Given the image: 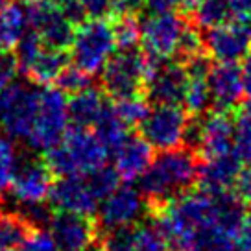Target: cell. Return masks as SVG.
<instances>
[{"label": "cell", "instance_id": "29", "mask_svg": "<svg viewBox=\"0 0 251 251\" xmlns=\"http://www.w3.org/2000/svg\"><path fill=\"white\" fill-rule=\"evenodd\" d=\"M135 226H122L100 231L98 250L100 251H135Z\"/></svg>", "mask_w": 251, "mask_h": 251}, {"label": "cell", "instance_id": "43", "mask_svg": "<svg viewBox=\"0 0 251 251\" xmlns=\"http://www.w3.org/2000/svg\"><path fill=\"white\" fill-rule=\"evenodd\" d=\"M231 19L236 23L248 24L251 21V0H227Z\"/></svg>", "mask_w": 251, "mask_h": 251}, {"label": "cell", "instance_id": "15", "mask_svg": "<svg viewBox=\"0 0 251 251\" xmlns=\"http://www.w3.org/2000/svg\"><path fill=\"white\" fill-rule=\"evenodd\" d=\"M48 201L54 211L76 212L83 216H94L98 211V198L91 190L85 176H67L54 181Z\"/></svg>", "mask_w": 251, "mask_h": 251}, {"label": "cell", "instance_id": "20", "mask_svg": "<svg viewBox=\"0 0 251 251\" xmlns=\"http://www.w3.org/2000/svg\"><path fill=\"white\" fill-rule=\"evenodd\" d=\"M105 103L107 102H105L103 94L98 89L87 87V89L71 96V100H69V120L72 122V126L93 127L102 115Z\"/></svg>", "mask_w": 251, "mask_h": 251}, {"label": "cell", "instance_id": "38", "mask_svg": "<svg viewBox=\"0 0 251 251\" xmlns=\"http://www.w3.org/2000/svg\"><path fill=\"white\" fill-rule=\"evenodd\" d=\"M19 72V63H17L15 52L9 48H0V89L13 83Z\"/></svg>", "mask_w": 251, "mask_h": 251}, {"label": "cell", "instance_id": "31", "mask_svg": "<svg viewBox=\"0 0 251 251\" xmlns=\"http://www.w3.org/2000/svg\"><path fill=\"white\" fill-rule=\"evenodd\" d=\"M135 251H170V246L150 220L135 226Z\"/></svg>", "mask_w": 251, "mask_h": 251}, {"label": "cell", "instance_id": "16", "mask_svg": "<svg viewBox=\"0 0 251 251\" xmlns=\"http://www.w3.org/2000/svg\"><path fill=\"white\" fill-rule=\"evenodd\" d=\"M211 100L214 111L231 113L235 111L244 98L242 72L236 63H222L211 67L207 74Z\"/></svg>", "mask_w": 251, "mask_h": 251}, {"label": "cell", "instance_id": "33", "mask_svg": "<svg viewBox=\"0 0 251 251\" xmlns=\"http://www.w3.org/2000/svg\"><path fill=\"white\" fill-rule=\"evenodd\" d=\"M17 163H19V153L15 144L11 142V139L0 137V194L8 190L11 185Z\"/></svg>", "mask_w": 251, "mask_h": 251}, {"label": "cell", "instance_id": "24", "mask_svg": "<svg viewBox=\"0 0 251 251\" xmlns=\"http://www.w3.org/2000/svg\"><path fill=\"white\" fill-rule=\"evenodd\" d=\"M93 127L96 137L103 142L105 148L109 150V153L129 135L127 133V126L120 120V117L117 115V111L111 103H105L102 115H100V118L96 120V124Z\"/></svg>", "mask_w": 251, "mask_h": 251}, {"label": "cell", "instance_id": "36", "mask_svg": "<svg viewBox=\"0 0 251 251\" xmlns=\"http://www.w3.org/2000/svg\"><path fill=\"white\" fill-rule=\"evenodd\" d=\"M192 244L200 251H236L231 236L216 227H209L201 231Z\"/></svg>", "mask_w": 251, "mask_h": 251}, {"label": "cell", "instance_id": "5", "mask_svg": "<svg viewBox=\"0 0 251 251\" xmlns=\"http://www.w3.org/2000/svg\"><path fill=\"white\" fill-rule=\"evenodd\" d=\"M69 127V100L59 87H45L39 91L37 115L26 144L35 151L47 153L59 144Z\"/></svg>", "mask_w": 251, "mask_h": 251}, {"label": "cell", "instance_id": "47", "mask_svg": "<svg viewBox=\"0 0 251 251\" xmlns=\"http://www.w3.org/2000/svg\"><path fill=\"white\" fill-rule=\"evenodd\" d=\"M174 251H200V250H198L194 244H190V246H185V248H179V250H174Z\"/></svg>", "mask_w": 251, "mask_h": 251}, {"label": "cell", "instance_id": "21", "mask_svg": "<svg viewBox=\"0 0 251 251\" xmlns=\"http://www.w3.org/2000/svg\"><path fill=\"white\" fill-rule=\"evenodd\" d=\"M26 9L19 2L6 0L4 4H0V48L13 50L26 33Z\"/></svg>", "mask_w": 251, "mask_h": 251}, {"label": "cell", "instance_id": "41", "mask_svg": "<svg viewBox=\"0 0 251 251\" xmlns=\"http://www.w3.org/2000/svg\"><path fill=\"white\" fill-rule=\"evenodd\" d=\"M54 4L61 9L63 15L67 17L74 26H78L85 21V13H83L79 0H54Z\"/></svg>", "mask_w": 251, "mask_h": 251}, {"label": "cell", "instance_id": "13", "mask_svg": "<svg viewBox=\"0 0 251 251\" xmlns=\"http://www.w3.org/2000/svg\"><path fill=\"white\" fill-rule=\"evenodd\" d=\"M48 227L59 251H89L100 236L98 224L76 212H54Z\"/></svg>", "mask_w": 251, "mask_h": 251}, {"label": "cell", "instance_id": "32", "mask_svg": "<svg viewBox=\"0 0 251 251\" xmlns=\"http://www.w3.org/2000/svg\"><path fill=\"white\" fill-rule=\"evenodd\" d=\"M117 48H137L141 43V24L137 15H122L113 19Z\"/></svg>", "mask_w": 251, "mask_h": 251}, {"label": "cell", "instance_id": "34", "mask_svg": "<svg viewBox=\"0 0 251 251\" xmlns=\"http://www.w3.org/2000/svg\"><path fill=\"white\" fill-rule=\"evenodd\" d=\"M43 47H45V43L41 41V37L35 31L33 30L26 31L15 47V57H17V63H19V71L23 72L28 71L30 65L33 63V59L43 50Z\"/></svg>", "mask_w": 251, "mask_h": 251}, {"label": "cell", "instance_id": "12", "mask_svg": "<svg viewBox=\"0 0 251 251\" xmlns=\"http://www.w3.org/2000/svg\"><path fill=\"white\" fill-rule=\"evenodd\" d=\"M28 26L52 48L67 50L74 35V24L61 13L54 0H35L26 8Z\"/></svg>", "mask_w": 251, "mask_h": 251}, {"label": "cell", "instance_id": "7", "mask_svg": "<svg viewBox=\"0 0 251 251\" xmlns=\"http://www.w3.org/2000/svg\"><path fill=\"white\" fill-rule=\"evenodd\" d=\"M185 26L187 21L183 15H176L172 11L151 13L141 24L142 50L153 59H170L177 55Z\"/></svg>", "mask_w": 251, "mask_h": 251}, {"label": "cell", "instance_id": "25", "mask_svg": "<svg viewBox=\"0 0 251 251\" xmlns=\"http://www.w3.org/2000/svg\"><path fill=\"white\" fill-rule=\"evenodd\" d=\"M183 103H185L187 113H190L192 117H201L207 113V109L212 105L207 74H188Z\"/></svg>", "mask_w": 251, "mask_h": 251}, {"label": "cell", "instance_id": "46", "mask_svg": "<svg viewBox=\"0 0 251 251\" xmlns=\"http://www.w3.org/2000/svg\"><path fill=\"white\" fill-rule=\"evenodd\" d=\"M4 109H6V87L0 89V118L4 115Z\"/></svg>", "mask_w": 251, "mask_h": 251}, {"label": "cell", "instance_id": "28", "mask_svg": "<svg viewBox=\"0 0 251 251\" xmlns=\"http://www.w3.org/2000/svg\"><path fill=\"white\" fill-rule=\"evenodd\" d=\"M198 26L201 28H214L220 24H226L231 21L227 0H200L194 11Z\"/></svg>", "mask_w": 251, "mask_h": 251}, {"label": "cell", "instance_id": "3", "mask_svg": "<svg viewBox=\"0 0 251 251\" xmlns=\"http://www.w3.org/2000/svg\"><path fill=\"white\" fill-rule=\"evenodd\" d=\"M117 52L113 24L105 19H91L76 26L71 41V57L74 65L87 74H98L109 57Z\"/></svg>", "mask_w": 251, "mask_h": 251}, {"label": "cell", "instance_id": "10", "mask_svg": "<svg viewBox=\"0 0 251 251\" xmlns=\"http://www.w3.org/2000/svg\"><path fill=\"white\" fill-rule=\"evenodd\" d=\"M148 212V203L142 196L141 188L133 187L126 181V185H118L109 196L102 200L98 209V227L100 231L122 226H133Z\"/></svg>", "mask_w": 251, "mask_h": 251}, {"label": "cell", "instance_id": "18", "mask_svg": "<svg viewBox=\"0 0 251 251\" xmlns=\"http://www.w3.org/2000/svg\"><path fill=\"white\" fill-rule=\"evenodd\" d=\"M111 153L115 157V170L127 183L139 179L153 159V148L141 135H127Z\"/></svg>", "mask_w": 251, "mask_h": 251}, {"label": "cell", "instance_id": "22", "mask_svg": "<svg viewBox=\"0 0 251 251\" xmlns=\"http://www.w3.org/2000/svg\"><path fill=\"white\" fill-rule=\"evenodd\" d=\"M67 50H59V48L52 47H43L39 55L33 59L30 65V69L24 72L33 83L39 85H47L55 81V78L59 76V72L67 67Z\"/></svg>", "mask_w": 251, "mask_h": 251}, {"label": "cell", "instance_id": "6", "mask_svg": "<svg viewBox=\"0 0 251 251\" xmlns=\"http://www.w3.org/2000/svg\"><path fill=\"white\" fill-rule=\"evenodd\" d=\"M188 117L177 103H155L141 122V137L153 150L177 148L183 144Z\"/></svg>", "mask_w": 251, "mask_h": 251}, {"label": "cell", "instance_id": "23", "mask_svg": "<svg viewBox=\"0 0 251 251\" xmlns=\"http://www.w3.org/2000/svg\"><path fill=\"white\" fill-rule=\"evenodd\" d=\"M28 220L21 212H8L0 211V248L4 250H17L23 248L26 238L33 231Z\"/></svg>", "mask_w": 251, "mask_h": 251}, {"label": "cell", "instance_id": "51", "mask_svg": "<svg viewBox=\"0 0 251 251\" xmlns=\"http://www.w3.org/2000/svg\"><path fill=\"white\" fill-rule=\"evenodd\" d=\"M4 2H6V0H0V4H4Z\"/></svg>", "mask_w": 251, "mask_h": 251}, {"label": "cell", "instance_id": "49", "mask_svg": "<svg viewBox=\"0 0 251 251\" xmlns=\"http://www.w3.org/2000/svg\"><path fill=\"white\" fill-rule=\"evenodd\" d=\"M0 251H15V250H4V248H0Z\"/></svg>", "mask_w": 251, "mask_h": 251}, {"label": "cell", "instance_id": "19", "mask_svg": "<svg viewBox=\"0 0 251 251\" xmlns=\"http://www.w3.org/2000/svg\"><path fill=\"white\" fill-rule=\"evenodd\" d=\"M240 165L242 163L236 159L235 153L201 159V163H198L200 188L209 192V194H218V192L231 190L235 187L236 177L242 170Z\"/></svg>", "mask_w": 251, "mask_h": 251}, {"label": "cell", "instance_id": "1", "mask_svg": "<svg viewBox=\"0 0 251 251\" xmlns=\"http://www.w3.org/2000/svg\"><path fill=\"white\" fill-rule=\"evenodd\" d=\"M198 181V157L187 146L159 151L139 177V188L148 203V211L163 207L188 192Z\"/></svg>", "mask_w": 251, "mask_h": 251}, {"label": "cell", "instance_id": "40", "mask_svg": "<svg viewBox=\"0 0 251 251\" xmlns=\"http://www.w3.org/2000/svg\"><path fill=\"white\" fill-rule=\"evenodd\" d=\"M79 4L89 19H109L113 11V0H79Z\"/></svg>", "mask_w": 251, "mask_h": 251}, {"label": "cell", "instance_id": "45", "mask_svg": "<svg viewBox=\"0 0 251 251\" xmlns=\"http://www.w3.org/2000/svg\"><path fill=\"white\" fill-rule=\"evenodd\" d=\"M244 65L240 72H242V85H244V96L248 98V102L251 103V48L248 50V54L242 57Z\"/></svg>", "mask_w": 251, "mask_h": 251}, {"label": "cell", "instance_id": "27", "mask_svg": "<svg viewBox=\"0 0 251 251\" xmlns=\"http://www.w3.org/2000/svg\"><path fill=\"white\" fill-rule=\"evenodd\" d=\"M113 107L127 127L141 126V122L150 113V102L144 94H133V96L118 98V100H115Z\"/></svg>", "mask_w": 251, "mask_h": 251}, {"label": "cell", "instance_id": "14", "mask_svg": "<svg viewBox=\"0 0 251 251\" xmlns=\"http://www.w3.org/2000/svg\"><path fill=\"white\" fill-rule=\"evenodd\" d=\"M205 52L222 63H236L251 47L250 30L242 23H226L207 28L203 35Z\"/></svg>", "mask_w": 251, "mask_h": 251}, {"label": "cell", "instance_id": "30", "mask_svg": "<svg viewBox=\"0 0 251 251\" xmlns=\"http://www.w3.org/2000/svg\"><path fill=\"white\" fill-rule=\"evenodd\" d=\"M85 179L89 183L91 190L94 192V196L98 198V201L103 200L105 196H109L111 192L120 185V181H122L118 172L115 170V166H107V163L87 174Z\"/></svg>", "mask_w": 251, "mask_h": 251}, {"label": "cell", "instance_id": "26", "mask_svg": "<svg viewBox=\"0 0 251 251\" xmlns=\"http://www.w3.org/2000/svg\"><path fill=\"white\" fill-rule=\"evenodd\" d=\"M233 153L242 165H251V103L236 113L233 122Z\"/></svg>", "mask_w": 251, "mask_h": 251}, {"label": "cell", "instance_id": "35", "mask_svg": "<svg viewBox=\"0 0 251 251\" xmlns=\"http://www.w3.org/2000/svg\"><path fill=\"white\" fill-rule=\"evenodd\" d=\"M91 78H93L91 74H87L85 71H81L76 65H72V67L67 65L59 72V76L55 78V83L65 94H76L87 89V87H91Z\"/></svg>", "mask_w": 251, "mask_h": 251}, {"label": "cell", "instance_id": "4", "mask_svg": "<svg viewBox=\"0 0 251 251\" xmlns=\"http://www.w3.org/2000/svg\"><path fill=\"white\" fill-rule=\"evenodd\" d=\"M150 55L139 48H118V52L103 65L102 87L113 100L144 94V79L148 72Z\"/></svg>", "mask_w": 251, "mask_h": 251}, {"label": "cell", "instance_id": "2", "mask_svg": "<svg viewBox=\"0 0 251 251\" xmlns=\"http://www.w3.org/2000/svg\"><path fill=\"white\" fill-rule=\"evenodd\" d=\"M109 150L89 131V127L71 126L63 135L59 144L50 148L45 155V163L52 170L54 177L67 176H87L98 166L107 163Z\"/></svg>", "mask_w": 251, "mask_h": 251}, {"label": "cell", "instance_id": "50", "mask_svg": "<svg viewBox=\"0 0 251 251\" xmlns=\"http://www.w3.org/2000/svg\"><path fill=\"white\" fill-rule=\"evenodd\" d=\"M248 30H250V35H251V21H250V28H248Z\"/></svg>", "mask_w": 251, "mask_h": 251}, {"label": "cell", "instance_id": "8", "mask_svg": "<svg viewBox=\"0 0 251 251\" xmlns=\"http://www.w3.org/2000/svg\"><path fill=\"white\" fill-rule=\"evenodd\" d=\"M188 74L183 63L170 59L150 57L148 72L144 79V96L150 103H177L183 102Z\"/></svg>", "mask_w": 251, "mask_h": 251}, {"label": "cell", "instance_id": "42", "mask_svg": "<svg viewBox=\"0 0 251 251\" xmlns=\"http://www.w3.org/2000/svg\"><path fill=\"white\" fill-rule=\"evenodd\" d=\"M235 190L236 196L242 200L244 205L251 207V165H248V168L240 170L235 183Z\"/></svg>", "mask_w": 251, "mask_h": 251}, {"label": "cell", "instance_id": "48", "mask_svg": "<svg viewBox=\"0 0 251 251\" xmlns=\"http://www.w3.org/2000/svg\"><path fill=\"white\" fill-rule=\"evenodd\" d=\"M23 2H26V4H31V2H35V0H23Z\"/></svg>", "mask_w": 251, "mask_h": 251}, {"label": "cell", "instance_id": "44", "mask_svg": "<svg viewBox=\"0 0 251 251\" xmlns=\"http://www.w3.org/2000/svg\"><path fill=\"white\" fill-rule=\"evenodd\" d=\"M142 6L151 11V13H166L179 6V0H142Z\"/></svg>", "mask_w": 251, "mask_h": 251}, {"label": "cell", "instance_id": "11", "mask_svg": "<svg viewBox=\"0 0 251 251\" xmlns=\"http://www.w3.org/2000/svg\"><path fill=\"white\" fill-rule=\"evenodd\" d=\"M54 185V174L45 159L23 157L19 159L9 185V194L19 205L43 203L48 200L50 188Z\"/></svg>", "mask_w": 251, "mask_h": 251}, {"label": "cell", "instance_id": "39", "mask_svg": "<svg viewBox=\"0 0 251 251\" xmlns=\"http://www.w3.org/2000/svg\"><path fill=\"white\" fill-rule=\"evenodd\" d=\"M236 251H251V212H246L231 233Z\"/></svg>", "mask_w": 251, "mask_h": 251}, {"label": "cell", "instance_id": "17", "mask_svg": "<svg viewBox=\"0 0 251 251\" xmlns=\"http://www.w3.org/2000/svg\"><path fill=\"white\" fill-rule=\"evenodd\" d=\"M194 151L201 159L233 151V120L229 113L214 111L205 118L200 117V139Z\"/></svg>", "mask_w": 251, "mask_h": 251}, {"label": "cell", "instance_id": "9", "mask_svg": "<svg viewBox=\"0 0 251 251\" xmlns=\"http://www.w3.org/2000/svg\"><path fill=\"white\" fill-rule=\"evenodd\" d=\"M37 103L39 91L24 83H9L6 87V109L0 124L11 141H28L37 115Z\"/></svg>", "mask_w": 251, "mask_h": 251}, {"label": "cell", "instance_id": "37", "mask_svg": "<svg viewBox=\"0 0 251 251\" xmlns=\"http://www.w3.org/2000/svg\"><path fill=\"white\" fill-rule=\"evenodd\" d=\"M23 251H59L55 240L52 238L50 231L45 229H33L31 235L23 244Z\"/></svg>", "mask_w": 251, "mask_h": 251}]
</instances>
